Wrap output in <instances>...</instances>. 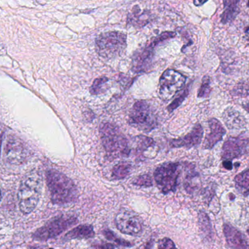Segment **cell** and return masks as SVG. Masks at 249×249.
<instances>
[{
	"label": "cell",
	"mask_w": 249,
	"mask_h": 249,
	"mask_svg": "<svg viewBox=\"0 0 249 249\" xmlns=\"http://www.w3.org/2000/svg\"><path fill=\"white\" fill-rule=\"evenodd\" d=\"M46 180L53 204L65 205L77 200L76 186L73 181L63 173L57 170H49L46 173Z\"/></svg>",
	"instance_id": "1"
},
{
	"label": "cell",
	"mask_w": 249,
	"mask_h": 249,
	"mask_svg": "<svg viewBox=\"0 0 249 249\" xmlns=\"http://www.w3.org/2000/svg\"><path fill=\"white\" fill-rule=\"evenodd\" d=\"M100 134L103 146L111 158L129 155L130 152L127 139L116 125L108 122L101 124Z\"/></svg>",
	"instance_id": "2"
},
{
	"label": "cell",
	"mask_w": 249,
	"mask_h": 249,
	"mask_svg": "<svg viewBox=\"0 0 249 249\" xmlns=\"http://www.w3.org/2000/svg\"><path fill=\"white\" fill-rule=\"evenodd\" d=\"M41 189L40 176L36 173L23 179L18 194L19 208L23 213L29 214L34 211L40 199Z\"/></svg>",
	"instance_id": "3"
},
{
	"label": "cell",
	"mask_w": 249,
	"mask_h": 249,
	"mask_svg": "<svg viewBox=\"0 0 249 249\" xmlns=\"http://www.w3.org/2000/svg\"><path fill=\"white\" fill-rule=\"evenodd\" d=\"M97 52L101 57L111 59L121 56L126 48V36L122 32L102 33L96 40Z\"/></svg>",
	"instance_id": "4"
},
{
	"label": "cell",
	"mask_w": 249,
	"mask_h": 249,
	"mask_svg": "<svg viewBox=\"0 0 249 249\" xmlns=\"http://www.w3.org/2000/svg\"><path fill=\"white\" fill-rule=\"evenodd\" d=\"M155 110L148 102H136L129 115V124L132 127L144 132H151L157 126Z\"/></svg>",
	"instance_id": "5"
},
{
	"label": "cell",
	"mask_w": 249,
	"mask_h": 249,
	"mask_svg": "<svg viewBox=\"0 0 249 249\" xmlns=\"http://www.w3.org/2000/svg\"><path fill=\"white\" fill-rule=\"evenodd\" d=\"M78 220L75 217L68 215H61L46 223L43 227L36 230L33 234V237L36 240L46 241L53 237H57L71 226L76 224Z\"/></svg>",
	"instance_id": "6"
},
{
	"label": "cell",
	"mask_w": 249,
	"mask_h": 249,
	"mask_svg": "<svg viewBox=\"0 0 249 249\" xmlns=\"http://www.w3.org/2000/svg\"><path fill=\"white\" fill-rule=\"evenodd\" d=\"M186 84V78L175 70H167L160 81V97L163 101H170L181 91Z\"/></svg>",
	"instance_id": "7"
},
{
	"label": "cell",
	"mask_w": 249,
	"mask_h": 249,
	"mask_svg": "<svg viewBox=\"0 0 249 249\" xmlns=\"http://www.w3.org/2000/svg\"><path fill=\"white\" fill-rule=\"evenodd\" d=\"M180 171L178 163H165L156 169L154 178L162 193L167 194L176 190Z\"/></svg>",
	"instance_id": "8"
},
{
	"label": "cell",
	"mask_w": 249,
	"mask_h": 249,
	"mask_svg": "<svg viewBox=\"0 0 249 249\" xmlns=\"http://www.w3.org/2000/svg\"><path fill=\"white\" fill-rule=\"evenodd\" d=\"M116 227L124 234L137 236L143 231V222L139 215L132 211L122 210L116 215Z\"/></svg>",
	"instance_id": "9"
},
{
	"label": "cell",
	"mask_w": 249,
	"mask_h": 249,
	"mask_svg": "<svg viewBox=\"0 0 249 249\" xmlns=\"http://www.w3.org/2000/svg\"><path fill=\"white\" fill-rule=\"evenodd\" d=\"M248 151V140L239 138H229L223 145L222 158L228 161L239 158Z\"/></svg>",
	"instance_id": "10"
},
{
	"label": "cell",
	"mask_w": 249,
	"mask_h": 249,
	"mask_svg": "<svg viewBox=\"0 0 249 249\" xmlns=\"http://www.w3.org/2000/svg\"><path fill=\"white\" fill-rule=\"evenodd\" d=\"M155 46H157V44L154 40H151L145 47L140 49L135 53L132 59V69L135 72H144L149 69Z\"/></svg>",
	"instance_id": "11"
},
{
	"label": "cell",
	"mask_w": 249,
	"mask_h": 249,
	"mask_svg": "<svg viewBox=\"0 0 249 249\" xmlns=\"http://www.w3.org/2000/svg\"><path fill=\"white\" fill-rule=\"evenodd\" d=\"M27 157V151L20 140L11 138L5 147V157L12 164H21Z\"/></svg>",
	"instance_id": "12"
},
{
	"label": "cell",
	"mask_w": 249,
	"mask_h": 249,
	"mask_svg": "<svg viewBox=\"0 0 249 249\" xmlns=\"http://www.w3.org/2000/svg\"><path fill=\"white\" fill-rule=\"evenodd\" d=\"M203 129L199 124L195 125L192 130L183 138L173 139L170 141V145L173 148H192L199 145L202 141Z\"/></svg>",
	"instance_id": "13"
},
{
	"label": "cell",
	"mask_w": 249,
	"mask_h": 249,
	"mask_svg": "<svg viewBox=\"0 0 249 249\" xmlns=\"http://www.w3.org/2000/svg\"><path fill=\"white\" fill-rule=\"evenodd\" d=\"M226 240L231 249H249L248 240L244 234L230 224L224 225Z\"/></svg>",
	"instance_id": "14"
},
{
	"label": "cell",
	"mask_w": 249,
	"mask_h": 249,
	"mask_svg": "<svg viewBox=\"0 0 249 249\" xmlns=\"http://www.w3.org/2000/svg\"><path fill=\"white\" fill-rule=\"evenodd\" d=\"M210 133L208 134L204 142V147L206 149L213 148L219 141L222 140L226 130L219 121L216 119H212L209 121Z\"/></svg>",
	"instance_id": "15"
},
{
	"label": "cell",
	"mask_w": 249,
	"mask_h": 249,
	"mask_svg": "<svg viewBox=\"0 0 249 249\" xmlns=\"http://www.w3.org/2000/svg\"><path fill=\"white\" fill-rule=\"evenodd\" d=\"M223 119L230 129H241L246 124L244 116L234 108L229 107L223 113Z\"/></svg>",
	"instance_id": "16"
},
{
	"label": "cell",
	"mask_w": 249,
	"mask_h": 249,
	"mask_svg": "<svg viewBox=\"0 0 249 249\" xmlns=\"http://www.w3.org/2000/svg\"><path fill=\"white\" fill-rule=\"evenodd\" d=\"M94 236V228L92 226L89 224L80 225L72 229L65 236V240H72V239H89Z\"/></svg>",
	"instance_id": "17"
},
{
	"label": "cell",
	"mask_w": 249,
	"mask_h": 249,
	"mask_svg": "<svg viewBox=\"0 0 249 249\" xmlns=\"http://www.w3.org/2000/svg\"><path fill=\"white\" fill-rule=\"evenodd\" d=\"M239 1H224V10L221 15V23L228 24L231 22L239 14Z\"/></svg>",
	"instance_id": "18"
},
{
	"label": "cell",
	"mask_w": 249,
	"mask_h": 249,
	"mask_svg": "<svg viewBox=\"0 0 249 249\" xmlns=\"http://www.w3.org/2000/svg\"><path fill=\"white\" fill-rule=\"evenodd\" d=\"M236 186L237 189L241 192L243 195L247 196L249 194V170H246L242 172L240 174L237 175L234 178Z\"/></svg>",
	"instance_id": "19"
},
{
	"label": "cell",
	"mask_w": 249,
	"mask_h": 249,
	"mask_svg": "<svg viewBox=\"0 0 249 249\" xmlns=\"http://www.w3.org/2000/svg\"><path fill=\"white\" fill-rule=\"evenodd\" d=\"M135 142H136L137 151L143 154L147 153L148 150L153 149L156 147L155 142L153 139L143 135L137 136L135 138Z\"/></svg>",
	"instance_id": "20"
},
{
	"label": "cell",
	"mask_w": 249,
	"mask_h": 249,
	"mask_svg": "<svg viewBox=\"0 0 249 249\" xmlns=\"http://www.w3.org/2000/svg\"><path fill=\"white\" fill-rule=\"evenodd\" d=\"M131 165L126 162L119 163L113 167L112 175L116 179H124L129 176L131 171Z\"/></svg>",
	"instance_id": "21"
},
{
	"label": "cell",
	"mask_w": 249,
	"mask_h": 249,
	"mask_svg": "<svg viewBox=\"0 0 249 249\" xmlns=\"http://www.w3.org/2000/svg\"><path fill=\"white\" fill-rule=\"evenodd\" d=\"M108 82V78L107 77H100L94 80L92 86L90 88V92L91 94H100L104 92L107 89V84Z\"/></svg>",
	"instance_id": "22"
},
{
	"label": "cell",
	"mask_w": 249,
	"mask_h": 249,
	"mask_svg": "<svg viewBox=\"0 0 249 249\" xmlns=\"http://www.w3.org/2000/svg\"><path fill=\"white\" fill-rule=\"evenodd\" d=\"M199 224L201 230L207 235H211L212 234V227H211V221L209 217L205 212L201 211L199 213Z\"/></svg>",
	"instance_id": "23"
},
{
	"label": "cell",
	"mask_w": 249,
	"mask_h": 249,
	"mask_svg": "<svg viewBox=\"0 0 249 249\" xmlns=\"http://www.w3.org/2000/svg\"><path fill=\"white\" fill-rule=\"evenodd\" d=\"M211 89H212L211 87V80H210L209 76L206 75L202 79V84L198 91V97L199 98H207L209 97Z\"/></svg>",
	"instance_id": "24"
},
{
	"label": "cell",
	"mask_w": 249,
	"mask_h": 249,
	"mask_svg": "<svg viewBox=\"0 0 249 249\" xmlns=\"http://www.w3.org/2000/svg\"><path fill=\"white\" fill-rule=\"evenodd\" d=\"M103 234L106 236L107 240L113 241V243H116L119 246H124V247H131V246H132V244L130 242L126 241L124 239L119 238L118 236H116L111 230H105L103 231Z\"/></svg>",
	"instance_id": "25"
},
{
	"label": "cell",
	"mask_w": 249,
	"mask_h": 249,
	"mask_svg": "<svg viewBox=\"0 0 249 249\" xmlns=\"http://www.w3.org/2000/svg\"><path fill=\"white\" fill-rule=\"evenodd\" d=\"M188 94H189V90H188L187 89L180 91V93L178 94V95L176 96L174 100L172 102L171 104H170V106H168V107H167L168 111L170 112V113H171L173 110L178 108V107L182 104V103L184 101V100L186 98V97H187Z\"/></svg>",
	"instance_id": "26"
},
{
	"label": "cell",
	"mask_w": 249,
	"mask_h": 249,
	"mask_svg": "<svg viewBox=\"0 0 249 249\" xmlns=\"http://www.w3.org/2000/svg\"><path fill=\"white\" fill-rule=\"evenodd\" d=\"M134 183L137 186H144V187H148L152 186V179L149 175H143L140 176L136 180L134 181Z\"/></svg>",
	"instance_id": "27"
},
{
	"label": "cell",
	"mask_w": 249,
	"mask_h": 249,
	"mask_svg": "<svg viewBox=\"0 0 249 249\" xmlns=\"http://www.w3.org/2000/svg\"><path fill=\"white\" fill-rule=\"evenodd\" d=\"M158 249H177V248L173 240L164 237L159 241Z\"/></svg>",
	"instance_id": "28"
},
{
	"label": "cell",
	"mask_w": 249,
	"mask_h": 249,
	"mask_svg": "<svg viewBox=\"0 0 249 249\" xmlns=\"http://www.w3.org/2000/svg\"><path fill=\"white\" fill-rule=\"evenodd\" d=\"M114 245L112 243H103L96 245L94 249H114Z\"/></svg>",
	"instance_id": "29"
},
{
	"label": "cell",
	"mask_w": 249,
	"mask_h": 249,
	"mask_svg": "<svg viewBox=\"0 0 249 249\" xmlns=\"http://www.w3.org/2000/svg\"><path fill=\"white\" fill-rule=\"evenodd\" d=\"M223 165H224V167H225L226 169H227V170H231V168H232V163H231V161H228V160L224 161Z\"/></svg>",
	"instance_id": "30"
},
{
	"label": "cell",
	"mask_w": 249,
	"mask_h": 249,
	"mask_svg": "<svg viewBox=\"0 0 249 249\" xmlns=\"http://www.w3.org/2000/svg\"><path fill=\"white\" fill-rule=\"evenodd\" d=\"M205 2H206V1H204V2L195 1V2H194V4H195V5H196V6H200V5H203L204 3H205Z\"/></svg>",
	"instance_id": "31"
},
{
	"label": "cell",
	"mask_w": 249,
	"mask_h": 249,
	"mask_svg": "<svg viewBox=\"0 0 249 249\" xmlns=\"http://www.w3.org/2000/svg\"><path fill=\"white\" fill-rule=\"evenodd\" d=\"M153 246V242H149V243L147 244V246H145V249H151Z\"/></svg>",
	"instance_id": "32"
},
{
	"label": "cell",
	"mask_w": 249,
	"mask_h": 249,
	"mask_svg": "<svg viewBox=\"0 0 249 249\" xmlns=\"http://www.w3.org/2000/svg\"><path fill=\"white\" fill-rule=\"evenodd\" d=\"M2 135L1 132H0V151H1V145H2Z\"/></svg>",
	"instance_id": "33"
},
{
	"label": "cell",
	"mask_w": 249,
	"mask_h": 249,
	"mask_svg": "<svg viewBox=\"0 0 249 249\" xmlns=\"http://www.w3.org/2000/svg\"><path fill=\"white\" fill-rule=\"evenodd\" d=\"M0 200H1V192H0Z\"/></svg>",
	"instance_id": "34"
}]
</instances>
